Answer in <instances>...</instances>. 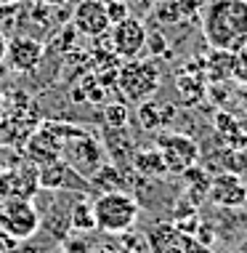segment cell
I'll return each instance as SVG.
<instances>
[{
	"instance_id": "8fae6325",
	"label": "cell",
	"mask_w": 247,
	"mask_h": 253,
	"mask_svg": "<svg viewBox=\"0 0 247 253\" xmlns=\"http://www.w3.org/2000/svg\"><path fill=\"white\" fill-rule=\"evenodd\" d=\"M189 237L191 235H183L173 221H157L143 232L149 253H183Z\"/></svg>"
},
{
	"instance_id": "44dd1931",
	"label": "cell",
	"mask_w": 247,
	"mask_h": 253,
	"mask_svg": "<svg viewBox=\"0 0 247 253\" xmlns=\"http://www.w3.org/2000/svg\"><path fill=\"white\" fill-rule=\"evenodd\" d=\"M106 5V16H109V24H120V22H125V19L130 16V8H128V3L125 0H109Z\"/></svg>"
},
{
	"instance_id": "ba28073f",
	"label": "cell",
	"mask_w": 247,
	"mask_h": 253,
	"mask_svg": "<svg viewBox=\"0 0 247 253\" xmlns=\"http://www.w3.org/2000/svg\"><path fill=\"white\" fill-rule=\"evenodd\" d=\"M72 24L85 38H104L109 32V27H112L109 24V16H106L104 0H80L74 5Z\"/></svg>"
},
{
	"instance_id": "3957f363",
	"label": "cell",
	"mask_w": 247,
	"mask_h": 253,
	"mask_svg": "<svg viewBox=\"0 0 247 253\" xmlns=\"http://www.w3.org/2000/svg\"><path fill=\"white\" fill-rule=\"evenodd\" d=\"M160 83H162V72L154 59H130L117 72V85L122 96L133 104L149 101L157 93Z\"/></svg>"
},
{
	"instance_id": "8992f818",
	"label": "cell",
	"mask_w": 247,
	"mask_h": 253,
	"mask_svg": "<svg viewBox=\"0 0 247 253\" xmlns=\"http://www.w3.org/2000/svg\"><path fill=\"white\" fill-rule=\"evenodd\" d=\"M40 227L37 208L32 200H5L0 203V229L11 240H27Z\"/></svg>"
},
{
	"instance_id": "6da1fadb",
	"label": "cell",
	"mask_w": 247,
	"mask_h": 253,
	"mask_svg": "<svg viewBox=\"0 0 247 253\" xmlns=\"http://www.w3.org/2000/svg\"><path fill=\"white\" fill-rule=\"evenodd\" d=\"M210 48L237 53L247 45V0H212L202 16Z\"/></svg>"
},
{
	"instance_id": "d6986e66",
	"label": "cell",
	"mask_w": 247,
	"mask_h": 253,
	"mask_svg": "<svg viewBox=\"0 0 247 253\" xmlns=\"http://www.w3.org/2000/svg\"><path fill=\"white\" fill-rule=\"evenodd\" d=\"M104 120L109 128H125L128 120H130V109L122 104V101H112V104H106L104 109Z\"/></svg>"
},
{
	"instance_id": "5b68a950",
	"label": "cell",
	"mask_w": 247,
	"mask_h": 253,
	"mask_svg": "<svg viewBox=\"0 0 247 253\" xmlns=\"http://www.w3.org/2000/svg\"><path fill=\"white\" fill-rule=\"evenodd\" d=\"M61 160L70 166L77 176L82 179H91V176L104 166V149L93 139L91 133H82L77 139L67 141L64 149H61Z\"/></svg>"
},
{
	"instance_id": "cb8c5ba5",
	"label": "cell",
	"mask_w": 247,
	"mask_h": 253,
	"mask_svg": "<svg viewBox=\"0 0 247 253\" xmlns=\"http://www.w3.org/2000/svg\"><path fill=\"white\" fill-rule=\"evenodd\" d=\"M146 48H152V51H154L152 59H157V53H165V51H168V40H165V35H160V32H154V35L146 38Z\"/></svg>"
},
{
	"instance_id": "603a6c76",
	"label": "cell",
	"mask_w": 247,
	"mask_h": 253,
	"mask_svg": "<svg viewBox=\"0 0 247 253\" xmlns=\"http://www.w3.org/2000/svg\"><path fill=\"white\" fill-rule=\"evenodd\" d=\"M178 13H181V3L170 0V3H165V8H157V19H162V22H178Z\"/></svg>"
},
{
	"instance_id": "277c9868",
	"label": "cell",
	"mask_w": 247,
	"mask_h": 253,
	"mask_svg": "<svg viewBox=\"0 0 247 253\" xmlns=\"http://www.w3.org/2000/svg\"><path fill=\"white\" fill-rule=\"evenodd\" d=\"M154 149L162 155L165 170H168V173H176V176L189 173V170L197 166V160H200V147L183 133H173V131L160 133Z\"/></svg>"
},
{
	"instance_id": "d4e9b609",
	"label": "cell",
	"mask_w": 247,
	"mask_h": 253,
	"mask_svg": "<svg viewBox=\"0 0 247 253\" xmlns=\"http://www.w3.org/2000/svg\"><path fill=\"white\" fill-rule=\"evenodd\" d=\"M183 253H212V248L208 243L197 240V237H189L186 240V248H183Z\"/></svg>"
},
{
	"instance_id": "30bf717a",
	"label": "cell",
	"mask_w": 247,
	"mask_h": 253,
	"mask_svg": "<svg viewBox=\"0 0 247 253\" xmlns=\"http://www.w3.org/2000/svg\"><path fill=\"white\" fill-rule=\"evenodd\" d=\"M37 184V168H16L0 173V203L5 200H30L35 195Z\"/></svg>"
},
{
	"instance_id": "7a4b0ae2",
	"label": "cell",
	"mask_w": 247,
	"mask_h": 253,
	"mask_svg": "<svg viewBox=\"0 0 247 253\" xmlns=\"http://www.w3.org/2000/svg\"><path fill=\"white\" fill-rule=\"evenodd\" d=\"M139 200L128 192H104L93 200L96 229L109 235H125L139 221Z\"/></svg>"
},
{
	"instance_id": "9a60e30c",
	"label": "cell",
	"mask_w": 247,
	"mask_h": 253,
	"mask_svg": "<svg viewBox=\"0 0 247 253\" xmlns=\"http://www.w3.org/2000/svg\"><path fill=\"white\" fill-rule=\"evenodd\" d=\"M231 67H234V53L212 48V53L202 64V72H205V78H208L210 83H223V80L231 78Z\"/></svg>"
},
{
	"instance_id": "f1b7e54d",
	"label": "cell",
	"mask_w": 247,
	"mask_h": 253,
	"mask_svg": "<svg viewBox=\"0 0 247 253\" xmlns=\"http://www.w3.org/2000/svg\"><path fill=\"white\" fill-rule=\"evenodd\" d=\"M19 0H0V5H16Z\"/></svg>"
},
{
	"instance_id": "ac0fdd59",
	"label": "cell",
	"mask_w": 247,
	"mask_h": 253,
	"mask_svg": "<svg viewBox=\"0 0 247 253\" xmlns=\"http://www.w3.org/2000/svg\"><path fill=\"white\" fill-rule=\"evenodd\" d=\"M178 91L189 99V104H194L197 99L205 93V80L202 75H178Z\"/></svg>"
},
{
	"instance_id": "e0dca14e",
	"label": "cell",
	"mask_w": 247,
	"mask_h": 253,
	"mask_svg": "<svg viewBox=\"0 0 247 253\" xmlns=\"http://www.w3.org/2000/svg\"><path fill=\"white\" fill-rule=\"evenodd\" d=\"M72 227L77 229V232H91V229H96L93 203H77V205H72Z\"/></svg>"
},
{
	"instance_id": "4fadbf2b",
	"label": "cell",
	"mask_w": 247,
	"mask_h": 253,
	"mask_svg": "<svg viewBox=\"0 0 247 253\" xmlns=\"http://www.w3.org/2000/svg\"><path fill=\"white\" fill-rule=\"evenodd\" d=\"M210 200L223 208H239L247 203V189L239 176L234 173H221L210 181Z\"/></svg>"
},
{
	"instance_id": "5bb4252c",
	"label": "cell",
	"mask_w": 247,
	"mask_h": 253,
	"mask_svg": "<svg viewBox=\"0 0 247 253\" xmlns=\"http://www.w3.org/2000/svg\"><path fill=\"white\" fill-rule=\"evenodd\" d=\"M72 181H85V179L74 173L64 160H56V163H51V166L37 168V184L45 189H70Z\"/></svg>"
},
{
	"instance_id": "7402d4cb",
	"label": "cell",
	"mask_w": 247,
	"mask_h": 253,
	"mask_svg": "<svg viewBox=\"0 0 247 253\" xmlns=\"http://www.w3.org/2000/svg\"><path fill=\"white\" fill-rule=\"evenodd\" d=\"M231 78L237 80V83L247 85V45L245 48H239L234 53V67H231Z\"/></svg>"
},
{
	"instance_id": "484cf974",
	"label": "cell",
	"mask_w": 247,
	"mask_h": 253,
	"mask_svg": "<svg viewBox=\"0 0 247 253\" xmlns=\"http://www.w3.org/2000/svg\"><path fill=\"white\" fill-rule=\"evenodd\" d=\"M5 53H8V38L0 30V64H5Z\"/></svg>"
},
{
	"instance_id": "7c38bea8",
	"label": "cell",
	"mask_w": 247,
	"mask_h": 253,
	"mask_svg": "<svg viewBox=\"0 0 247 253\" xmlns=\"http://www.w3.org/2000/svg\"><path fill=\"white\" fill-rule=\"evenodd\" d=\"M61 149H64V144H61L45 126H40L37 131L27 139V157L32 160L35 168H43V166H51V163L61 160Z\"/></svg>"
},
{
	"instance_id": "2e32d148",
	"label": "cell",
	"mask_w": 247,
	"mask_h": 253,
	"mask_svg": "<svg viewBox=\"0 0 247 253\" xmlns=\"http://www.w3.org/2000/svg\"><path fill=\"white\" fill-rule=\"evenodd\" d=\"M136 170H139L141 176H149V179L168 173V170H165V163H162V155L157 152V149H141V152L136 155Z\"/></svg>"
},
{
	"instance_id": "9c48e42d",
	"label": "cell",
	"mask_w": 247,
	"mask_h": 253,
	"mask_svg": "<svg viewBox=\"0 0 247 253\" xmlns=\"http://www.w3.org/2000/svg\"><path fill=\"white\" fill-rule=\"evenodd\" d=\"M45 45L37 38L30 35H16L8 40V53H5V67H11L13 72H32L43 61Z\"/></svg>"
},
{
	"instance_id": "52a82bcc",
	"label": "cell",
	"mask_w": 247,
	"mask_h": 253,
	"mask_svg": "<svg viewBox=\"0 0 247 253\" xmlns=\"http://www.w3.org/2000/svg\"><path fill=\"white\" fill-rule=\"evenodd\" d=\"M146 38H149V32L143 27V22H139L133 16L109 27V48H112L114 56H120L125 61L139 59L146 51Z\"/></svg>"
},
{
	"instance_id": "4316f807",
	"label": "cell",
	"mask_w": 247,
	"mask_h": 253,
	"mask_svg": "<svg viewBox=\"0 0 247 253\" xmlns=\"http://www.w3.org/2000/svg\"><path fill=\"white\" fill-rule=\"evenodd\" d=\"M13 11H16V5H0V22H3V19H8Z\"/></svg>"
},
{
	"instance_id": "ffe728a7",
	"label": "cell",
	"mask_w": 247,
	"mask_h": 253,
	"mask_svg": "<svg viewBox=\"0 0 247 253\" xmlns=\"http://www.w3.org/2000/svg\"><path fill=\"white\" fill-rule=\"evenodd\" d=\"M139 120L143 123V128H157L162 123V107L157 101H141L139 104Z\"/></svg>"
},
{
	"instance_id": "83f0119b",
	"label": "cell",
	"mask_w": 247,
	"mask_h": 253,
	"mask_svg": "<svg viewBox=\"0 0 247 253\" xmlns=\"http://www.w3.org/2000/svg\"><path fill=\"white\" fill-rule=\"evenodd\" d=\"M3 115H5V96H3V91H0V120H3Z\"/></svg>"
}]
</instances>
